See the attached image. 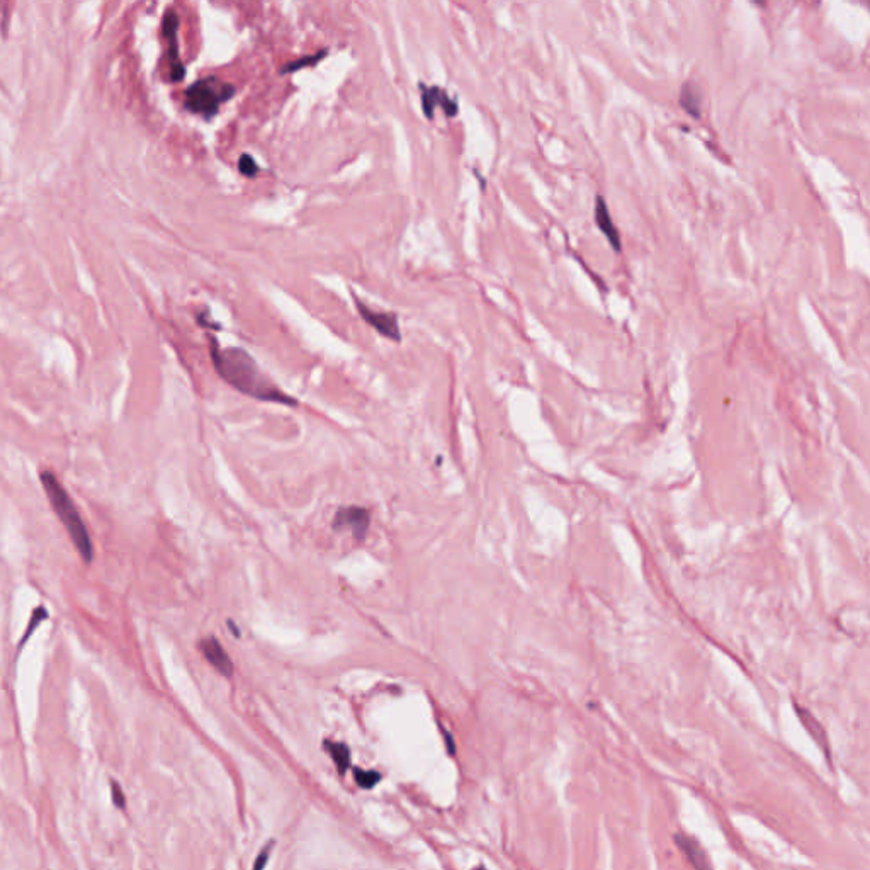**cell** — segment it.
<instances>
[{
	"label": "cell",
	"instance_id": "6da1fadb",
	"mask_svg": "<svg viewBox=\"0 0 870 870\" xmlns=\"http://www.w3.org/2000/svg\"><path fill=\"white\" fill-rule=\"evenodd\" d=\"M211 359L218 374L240 393L259 399V402L279 403V405L296 406L298 402L286 395L279 386L272 383L269 376L262 372L254 357L242 347H220L215 337H209Z\"/></svg>",
	"mask_w": 870,
	"mask_h": 870
},
{
	"label": "cell",
	"instance_id": "7a4b0ae2",
	"mask_svg": "<svg viewBox=\"0 0 870 870\" xmlns=\"http://www.w3.org/2000/svg\"><path fill=\"white\" fill-rule=\"evenodd\" d=\"M43 489L48 496L49 505L53 512L56 514L60 522L67 529L73 546L77 547L79 554L85 563H91L94 559V544L91 541L87 527L79 514V508L75 507L73 500L70 498L67 489L61 487L60 480L49 471H43L40 475Z\"/></svg>",
	"mask_w": 870,
	"mask_h": 870
},
{
	"label": "cell",
	"instance_id": "3957f363",
	"mask_svg": "<svg viewBox=\"0 0 870 870\" xmlns=\"http://www.w3.org/2000/svg\"><path fill=\"white\" fill-rule=\"evenodd\" d=\"M236 87L215 75L204 77L190 84L184 94V107L192 114L201 116L206 121L220 112L224 102L233 99Z\"/></svg>",
	"mask_w": 870,
	"mask_h": 870
},
{
	"label": "cell",
	"instance_id": "277c9868",
	"mask_svg": "<svg viewBox=\"0 0 870 870\" xmlns=\"http://www.w3.org/2000/svg\"><path fill=\"white\" fill-rule=\"evenodd\" d=\"M353 303H356V308L360 316H362V320L366 321L367 325H371L381 337H384V339H388V340H393L396 342V344L402 342V332H399V325H398V314L393 312H376V310L369 308L366 303L360 301L356 294H353Z\"/></svg>",
	"mask_w": 870,
	"mask_h": 870
},
{
	"label": "cell",
	"instance_id": "5b68a950",
	"mask_svg": "<svg viewBox=\"0 0 870 870\" xmlns=\"http://www.w3.org/2000/svg\"><path fill=\"white\" fill-rule=\"evenodd\" d=\"M332 526L335 531L349 529L356 541H364L369 527H371V514H369L367 508L359 507V505L342 507L333 517Z\"/></svg>",
	"mask_w": 870,
	"mask_h": 870
},
{
	"label": "cell",
	"instance_id": "8992f818",
	"mask_svg": "<svg viewBox=\"0 0 870 870\" xmlns=\"http://www.w3.org/2000/svg\"><path fill=\"white\" fill-rule=\"evenodd\" d=\"M422 92V109H423V114L429 121L434 119V111L435 107H442V111L445 112L448 118H454L457 116L459 112V104H457V99H452L448 94V91L438 85H425V84H418Z\"/></svg>",
	"mask_w": 870,
	"mask_h": 870
},
{
	"label": "cell",
	"instance_id": "52a82bcc",
	"mask_svg": "<svg viewBox=\"0 0 870 870\" xmlns=\"http://www.w3.org/2000/svg\"><path fill=\"white\" fill-rule=\"evenodd\" d=\"M163 36L169 41V58H170V80L181 82L185 77V67L178 56V43H177V31H178V15L176 10H167L163 17Z\"/></svg>",
	"mask_w": 870,
	"mask_h": 870
},
{
	"label": "cell",
	"instance_id": "ba28073f",
	"mask_svg": "<svg viewBox=\"0 0 870 870\" xmlns=\"http://www.w3.org/2000/svg\"><path fill=\"white\" fill-rule=\"evenodd\" d=\"M199 651L203 652L204 658L208 659L209 665L215 668L218 673L228 678L231 677L233 671H235V666H233L230 655H228L227 650L221 646V643L215 638V636H208V638L201 639Z\"/></svg>",
	"mask_w": 870,
	"mask_h": 870
},
{
	"label": "cell",
	"instance_id": "9c48e42d",
	"mask_svg": "<svg viewBox=\"0 0 870 870\" xmlns=\"http://www.w3.org/2000/svg\"><path fill=\"white\" fill-rule=\"evenodd\" d=\"M595 223L600 228V231L605 235V238L609 240L613 250L620 252V235L617 231L616 224H613L607 203H605V199L602 196L595 197Z\"/></svg>",
	"mask_w": 870,
	"mask_h": 870
},
{
	"label": "cell",
	"instance_id": "30bf717a",
	"mask_svg": "<svg viewBox=\"0 0 870 870\" xmlns=\"http://www.w3.org/2000/svg\"><path fill=\"white\" fill-rule=\"evenodd\" d=\"M680 106L685 109L687 114L692 118H701V106H702V92L695 82H685L680 91Z\"/></svg>",
	"mask_w": 870,
	"mask_h": 870
},
{
	"label": "cell",
	"instance_id": "8fae6325",
	"mask_svg": "<svg viewBox=\"0 0 870 870\" xmlns=\"http://www.w3.org/2000/svg\"><path fill=\"white\" fill-rule=\"evenodd\" d=\"M677 841L680 848L685 852V855L689 857V860L692 862V865L697 870H712L710 869L709 862H707V857L704 853V850L697 845V841L690 840V838L682 837V834H677Z\"/></svg>",
	"mask_w": 870,
	"mask_h": 870
},
{
	"label": "cell",
	"instance_id": "7c38bea8",
	"mask_svg": "<svg viewBox=\"0 0 870 870\" xmlns=\"http://www.w3.org/2000/svg\"><path fill=\"white\" fill-rule=\"evenodd\" d=\"M326 53H328V49H321V52H318L314 54H308V56H301V58H298V60L287 61L284 67L279 70V73H281V75H287V73L299 72V70H303L306 67H314L318 61L323 60V58L326 56Z\"/></svg>",
	"mask_w": 870,
	"mask_h": 870
},
{
	"label": "cell",
	"instance_id": "4fadbf2b",
	"mask_svg": "<svg viewBox=\"0 0 870 870\" xmlns=\"http://www.w3.org/2000/svg\"><path fill=\"white\" fill-rule=\"evenodd\" d=\"M326 747H328L330 755L333 756V761L339 767V772L344 774L345 768L351 765V751H349V748L342 743H326Z\"/></svg>",
	"mask_w": 870,
	"mask_h": 870
},
{
	"label": "cell",
	"instance_id": "5bb4252c",
	"mask_svg": "<svg viewBox=\"0 0 870 870\" xmlns=\"http://www.w3.org/2000/svg\"><path fill=\"white\" fill-rule=\"evenodd\" d=\"M238 172L242 176L252 178L255 177L260 172V167L255 162V158L248 153H242L238 158Z\"/></svg>",
	"mask_w": 870,
	"mask_h": 870
},
{
	"label": "cell",
	"instance_id": "9a60e30c",
	"mask_svg": "<svg viewBox=\"0 0 870 870\" xmlns=\"http://www.w3.org/2000/svg\"><path fill=\"white\" fill-rule=\"evenodd\" d=\"M353 774H356V782L359 784L362 788H372L381 780V774L374 770L366 772V770H359V768H356Z\"/></svg>",
	"mask_w": 870,
	"mask_h": 870
},
{
	"label": "cell",
	"instance_id": "2e32d148",
	"mask_svg": "<svg viewBox=\"0 0 870 870\" xmlns=\"http://www.w3.org/2000/svg\"><path fill=\"white\" fill-rule=\"evenodd\" d=\"M46 617H48V612H46V609L43 607V605H41V607H38L36 611L33 612V617H31V623H29V625H27L26 634H24V639H22L21 646H24V641H26L27 638H29L31 634H33L34 629H36L38 625H40V624L43 623V620H46Z\"/></svg>",
	"mask_w": 870,
	"mask_h": 870
},
{
	"label": "cell",
	"instance_id": "e0dca14e",
	"mask_svg": "<svg viewBox=\"0 0 870 870\" xmlns=\"http://www.w3.org/2000/svg\"><path fill=\"white\" fill-rule=\"evenodd\" d=\"M270 848H272V843H269V845H267V848H264L262 852H260L259 858H257V860H255L254 870H262V869H264V865H266V864H267V860H269Z\"/></svg>",
	"mask_w": 870,
	"mask_h": 870
},
{
	"label": "cell",
	"instance_id": "ac0fdd59",
	"mask_svg": "<svg viewBox=\"0 0 870 870\" xmlns=\"http://www.w3.org/2000/svg\"><path fill=\"white\" fill-rule=\"evenodd\" d=\"M112 801L118 807H124V794L116 782H112Z\"/></svg>",
	"mask_w": 870,
	"mask_h": 870
},
{
	"label": "cell",
	"instance_id": "d6986e66",
	"mask_svg": "<svg viewBox=\"0 0 870 870\" xmlns=\"http://www.w3.org/2000/svg\"><path fill=\"white\" fill-rule=\"evenodd\" d=\"M197 321H199V323L203 325L204 328H215V330H221L220 323H215V321H213V320H209L208 314H204V313H199V314H197Z\"/></svg>",
	"mask_w": 870,
	"mask_h": 870
},
{
	"label": "cell",
	"instance_id": "ffe728a7",
	"mask_svg": "<svg viewBox=\"0 0 870 870\" xmlns=\"http://www.w3.org/2000/svg\"><path fill=\"white\" fill-rule=\"evenodd\" d=\"M228 625H230V627L233 629V636H240V629H236L235 625H233L231 620H230V623H228Z\"/></svg>",
	"mask_w": 870,
	"mask_h": 870
},
{
	"label": "cell",
	"instance_id": "44dd1931",
	"mask_svg": "<svg viewBox=\"0 0 870 870\" xmlns=\"http://www.w3.org/2000/svg\"><path fill=\"white\" fill-rule=\"evenodd\" d=\"M478 870H484V869H478Z\"/></svg>",
	"mask_w": 870,
	"mask_h": 870
}]
</instances>
